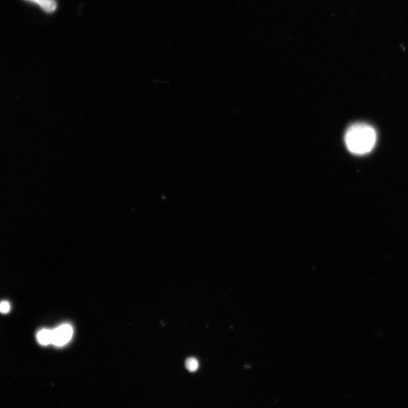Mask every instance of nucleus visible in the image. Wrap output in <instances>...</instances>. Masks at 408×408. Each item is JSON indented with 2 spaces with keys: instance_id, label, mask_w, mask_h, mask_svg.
I'll list each match as a JSON object with an SVG mask.
<instances>
[{
  "instance_id": "f03ea898",
  "label": "nucleus",
  "mask_w": 408,
  "mask_h": 408,
  "mask_svg": "<svg viewBox=\"0 0 408 408\" xmlns=\"http://www.w3.org/2000/svg\"><path fill=\"white\" fill-rule=\"evenodd\" d=\"M73 330L70 325H62L53 330V344L56 347H63L70 342Z\"/></svg>"
},
{
  "instance_id": "423d86ee",
  "label": "nucleus",
  "mask_w": 408,
  "mask_h": 408,
  "mask_svg": "<svg viewBox=\"0 0 408 408\" xmlns=\"http://www.w3.org/2000/svg\"><path fill=\"white\" fill-rule=\"evenodd\" d=\"M11 305L9 302L4 301L0 302V312L7 314L10 312Z\"/></svg>"
},
{
  "instance_id": "7ed1b4c3",
  "label": "nucleus",
  "mask_w": 408,
  "mask_h": 408,
  "mask_svg": "<svg viewBox=\"0 0 408 408\" xmlns=\"http://www.w3.org/2000/svg\"><path fill=\"white\" fill-rule=\"evenodd\" d=\"M27 1L37 4L48 14H53L57 9L56 0H27Z\"/></svg>"
},
{
  "instance_id": "f257e3e1",
  "label": "nucleus",
  "mask_w": 408,
  "mask_h": 408,
  "mask_svg": "<svg viewBox=\"0 0 408 408\" xmlns=\"http://www.w3.org/2000/svg\"><path fill=\"white\" fill-rule=\"evenodd\" d=\"M377 135L371 125L364 123L352 124L347 129L344 141L347 149L355 155H365L376 146Z\"/></svg>"
},
{
  "instance_id": "39448f33",
  "label": "nucleus",
  "mask_w": 408,
  "mask_h": 408,
  "mask_svg": "<svg viewBox=\"0 0 408 408\" xmlns=\"http://www.w3.org/2000/svg\"><path fill=\"white\" fill-rule=\"evenodd\" d=\"M186 368L190 372H195L199 367L198 361L195 358H189L185 362Z\"/></svg>"
},
{
  "instance_id": "20e7f679",
  "label": "nucleus",
  "mask_w": 408,
  "mask_h": 408,
  "mask_svg": "<svg viewBox=\"0 0 408 408\" xmlns=\"http://www.w3.org/2000/svg\"><path fill=\"white\" fill-rule=\"evenodd\" d=\"M36 339L38 342L41 344L43 346H48L50 344H53V330L44 329L37 334Z\"/></svg>"
}]
</instances>
